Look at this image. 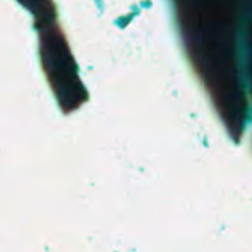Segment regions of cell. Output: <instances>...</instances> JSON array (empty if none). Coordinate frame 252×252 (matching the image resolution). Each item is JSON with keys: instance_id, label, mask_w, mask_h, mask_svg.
Returning <instances> with one entry per match:
<instances>
[]
</instances>
